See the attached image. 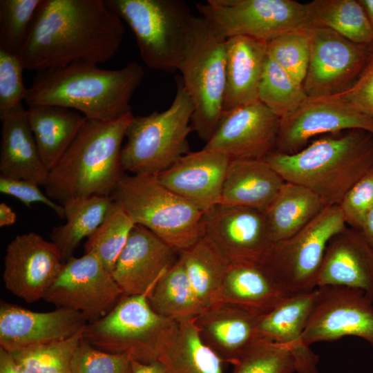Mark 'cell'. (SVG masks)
<instances>
[{"label":"cell","mask_w":373,"mask_h":373,"mask_svg":"<svg viewBox=\"0 0 373 373\" xmlns=\"http://www.w3.org/2000/svg\"><path fill=\"white\" fill-rule=\"evenodd\" d=\"M267 57V41L245 36L227 38L223 113L258 100Z\"/></svg>","instance_id":"4316f807"},{"label":"cell","mask_w":373,"mask_h":373,"mask_svg":"<svg viewBox=\"0 0 373 373\" xmlns=\"http://www.w3.org/2000/svg\"><path fill=\"white\" fill-rule=\"evenodd\" d=\"M280 118L259 100L224 112L204 149L230 160H264L274 151Z\"/></svg>","instance_id":"ac0fdd59"},{"label":"cell","mask_w":373,"mask_h":373,"mask_svg":"<svg viewBox=\"0 0 373 373\" xmlns=\"http://www.w3.org/2000/svg\"><path fill=\"white\" fill-rule=\"evenodd\" d=\"M135 224L128 214L115 202L103 222L87 238L85 254L95 255L112 274Z\"/></svg>","instance_id":"d590c367"},{"label":"cell","mask_w":373,"mask_h":373,"mask_svg":"<svg viewBox=\"0 0 373 373\" xmlns=\"http://www.w3.org/2000/svg\"><path fill=\"white\" fill-rule=\"evenodd\" d=\"M373 29V0H358Z\"/></svg>","instance_id":"816d5d0a"},{"label":"cell","mask_w":373,"mask_h":373,"mask_svg":"<svg viewBox=\"0 0 373 373\" xmlns=\"http://www.w3.org/2000/svg\"><path fill=\"white\" fill-rule=\"evenodd\" d=\"M125 32L104 0H42L19 55L25 70L37 72L79 61L98 64L117 54Z\"/></svg>","instance_id":"6da1fadb"},{"label":"cell","mask_w":373,"mask_h":373,"mask_svg":"<svg viewBox=\"0 0 373 373\" xmlns=\"http://www.w3.org/2000/svg\"><path fill=\"white\" fill-rule=\"evenodd\" d=\"M131 356L99 350L82 338L72 358L70 373H131Z\"/></svg>","instance_id":"b9f144b4"},{"label":"cell","mask_w":373,"mask_h":373,"mask_svg":"<svg viewBox=\"0 0 373 373\" xmlns=\"http://www.w3.org/2000/svg\"><path fill=\"white\" fill-rule=\"evenodd\" d=\"M260 315L238 306L214 304L195 318L203 342L223 362L233 364L259 339Z\"/></svg>","instance_id":"cb8c5ba5"},{"label":"cell","mask_w":373,"mask_h":373,"mask_svg":"<svg viewBox=\"0 0 373 373\" xmlns=\"http://www.w3.org/2000/svg\"><path fill=\"white\" fill-rule=\"evenodd\" d=\"M0 192L18 199L28 208H31L34 203L44 204L60 218H65L64 207L44 193L40 190L39 185L35 182L0 175Z\"/></svg>","instance_id":"bcb514c9"},{"label":"cell","mask_w":373,"mask_h":373,"mask_svg":"<svg viewBox=\"0 0 373 373\" xmlns=\"http://www.w3.org/2000/svg\"><path fill=\"white\" fill-rule=\"evenodd\" d=\"M1 176L28 180L44 186L49 171L44 165L32 131L27 109L21 104L0 116Z\"/></svg>","instance_id":"d4e9b609"},{"label":"cell","mask_w":373,"mask_h":373,"mask_svg":"<svg viewBox=\"0 0 373 373\" xmlns=\"http://www.w3.org/2000/svg\"><path fill=\"white\" fill-rule=\"evenodd\" d=\"M114 204L111 196L93 195L73 200L62 205L66 222L54 227L50 238L57 246L64 262L73 256L80 242L99 227Z\"/></svg>","instance_id":"1f68e13d"},{"label":"cell","mask_w":373,"mask_h":373,"mask_svg":"<svg viewBox=\"0 0 373 373\" xmlns=\"http://www.w3.org/2000/svg\"><path fill=\"white\" fill-rule=\"evenodd\" d=\"M84 327L66 339L26 347L10 354L31 373H70L72 358L83 338Z\"/></svg>","instance_id":"74e56055"},{"label":"cell","mask_w":373,"mask_h":373,"mask_svg":"<svg viewBox=\"0 0 373 373\" xmlns=\"http://www.w3.org/2000/svg\"><path fill=\"white\" fill-rule=\"evenodd\" d=\"M232 365V373L296 372L294 358L286 345L260 338Z\"/></svg>","instance_id":"ab89813d"},{"label":"cell","mask_w":373,"mask_h":373,"mask_svg":"<svg viewBox=\"0 0 373 373\" xmlns=\"http://www.w3.org/2000/svg\"><path fill=\"white\" fill-rule=\"evenodd\" d=\"M147 298L157 314L173 321L195 318L206 309L179 258L161 276Z\"/></svg>","instance_id":"d6a6232c"},{"label":"cell","mask_w":373,"mask_h":373,"mask_svg":"<svg viewBox=\"0 0 373 373\" xmlns=\"http://www.w3.org/2000/svg\"><path fill=\"white\" fill-rule=\"evenodd\" d=\"M144 75L136 61L119 69L79 61L37 72L25 102L74 109L87 119L109 122L132 112L131 99Z\"/></svg>","instance_id":"7a4b0ae2"},{"label":"cell","mask_w":373,"mask_h":373,"mask_svg":"<svg viewBox=\"0 0 373 373\" xmlns=\"http://www.w3.org/2000/svg\"><path fill=\"white\" fill-rule=\"evenodd\" d=\"M230 159L202 149L189 152L157 175L166 188L205 212L220 204Z\"/></svg>","instance_id":"44dd1931"},{"label":"cell","mask_w":373,"mask_h":373,"mask_svg":"<svg viewBox=\"0 0 373 373\" xmlns=\"http://www.w3.org/2000/svg\"><path fill=\"white\" fill-rule=\"evenodd\" d=\"M358 230L373 250V209L367 215Z\"/></svg>","instance_id":"681fc988"},{"label":"cell","mask_w":373,"mask_h":373,"mask_svg":"<svg viewBox=\"0 0 373 373\" xmlns=\"http://www.w3.org/2000/svg\"><path fill=\"white\" fill-rule=\"evenodd\" d=\"M176 86L167 109L133 117L121 151L124 173L158 175L190 152L187 137L194 107L181 77L176 78Z\"/></svg>","instance_id":"52a82bcc"},{"label":"cell","mask_w":373,"mask_h":373,"mask_svg":"<svg viewBox=\"0 0 373 373\" xmlns=\"http://www.w3.org/2000/svg\"><path fill=\"white\" fill-rule=\"evenodd\" d=\"M309 62L303 87L309 97L333 96L355 82L367 61L370 46L356 44L323 27L308 30Z\"/></svg>","instance_id":"4fadbf2b"},{"label":"cell","mask_w":373,"mask_h":373,"mask_svg":"<svg viewBox=\"0 0 373 373\" xmlns=\"http://www.w3.org/2000/svg\"><path fill=\"white\" fill-rule=\"evenodd\" d=\"M195 6L227 38L245 36L268 41L311 28L307 3L294 0H207Z\"/></svg>","instance_id":"8fae6325"},{"label":"cell","mask_w":373,"mask_h":373,"mask_svg":"<svg viewBox=\"0 0 373 373\" xmlns=\"http://www.w3.org/2000/svg\"><path fill=\"white\" fill-rule=\"evenodd\" d=\"M363 129L373 133V118L334 96L307 97L288 116L280 119L274 151L293 154L318 135Z\"/></svg>","instance_id":"2e32d148"},{"label":"cell","mask_w":373,"mask_h":373,"mask_svg":"<svg viewBox=\"0 0 373 373\" xmlns=\"http://www.w3.org/2000/svg\"><path fill=\"white\" fill-rule=\"evenodd\" d=\"M338 206L346 225L359 229L373 209V169L352 186Z\"/></svg>","instance_id":"ee69618b"},{"label":"cell","mask_w":373,"mask_h":373,"mask_svg":"<svg viewBox=\"0 0 373 373\" xmlns=\"http://www.w3.org/2000/svg\"><path fill=\"white\" fill-rule=\"evenodd\" d=\"M111 196L135 224L178 253L204 237V212L164 186L157 175L125 173Z\"/></svg>","instance_id":"5b68a950"},{"label":"cell","mask_w":373,"mask_h":373,"mask_svg":"<svg viewBox=\"0 0 373 373\" xmlns=\"http://www.w3.org/2000/svg\"><path fill=\"white\" fill-rule=\"evenodd\" d=\"M324 286L358 289L373 301V250L358 229L346 226L329 240L316 282Z\"/></svg>","instance_id":"7402d4cb"},{"label":"cell","mask_w":373,"mask_h":373,"mask_svg":"<svg viewBox=\"0 0 373 373\" xmlns=\"http://www.w3.org/2000/svg\"><path fill=\"white\" fill-rule=\"evenodd\" d=\"M17 215L12 209L4 202L0 204V227H8L15 223Z\"/></svg>","instance_id":"f907efd6"},{"label":"cell","mask_w":373,"mask_h":373,"mask_svg":"<svg viewBox=\"0 0 373 373\" xmlns=\"http://www.w3.org/2000/svg\"><path fill=\"white\" fill-rule=\"evenodd\" d=\"M175 249L147 228L135 224L112 276L124 295L149 293L175 262Z\"/></svg>","instance_id":"ffe728a7"},{"label":"cell","mask_w":373,"mask_h":373,"mask_svg":"<svg viewBox=\"0 0 373 373\" xmlns=\"http://www.w3.org/2000/svg\"><path fill=\"white\" fill-rule=\"evenodd\" d=\"M289 295L262 264L231 262L211 305L232 304L262 316Z\"/></svg>","instance_id":"484cf974"},{"label":"cell","mask_w":373,"mask_h":373,"mask_svg":"<svg viewBox=\"0 0 373 373\" xmlns=\"http://www.w3.org/2000/svg\"><path fill=\"white\" fill-rule=\"evenodd\" d=\"M204 238L230 263L262 264L274 243L263 210L222 204L204 213Z\"/></svg>","instance_id":"9a60e30c"},{"label":"cell","mask_w":373,"mask_h":373,"mask_svg":"<svg viewBox=\"0 0 373 373\" xmlns=\"http://www.w3.org/2000/svg\"><path fill=\"white\" fill-rule=\"evenodd\" d=\"M333 96L373 118V44L366 64L355 82L344 92Z\"/></svg>","instance_id":"f6af8a7d"},{"label":"cell","mask_w":373,"mask_h":373,"mask_svg":"<svg viewBox=\"0 0 373 373\" xmlns=\"http://www.w3.org/2000/svg\"><path fill=\"white\" fill-rule=\"evenodd\" d=\"M0 373H31L19 365L12 354L0 348Z\"/></svg>","instance_id":"7dc6e473"},{"label":"cell","mask_w":373,"mask_h":373,"mask_svg":"<svg viewBox=\"0 0 373 373\" xmlns=\"http://www.w3.org/2000/svg\"><path fill=\"white\" fill-rule=\"evenodd\" d=\"M134 115L109 122L87 119L44 186L53 201L66 202L93 195L111 196L125 173L122 142Z\"/></svg>","instance_id":"277c9868"},{"label":"cell","mask_w":373,"mask_h":373,"mask_svg":"<svg viewBox=\"0 0 373 373\" xmlns=\"http://www.w3.org/2000/svg\"><path fill=\"white\" fill-rule=\"evenodd\" d=\"M327 206L310 189L285 182L264 210L274 242L287 239L300 231Z\"/></svg>","instance_id":"4dcf8cb0"},{"label":"cell","mask_w":373,"mask_h":373,"mask_svg":"<svg viewBox=\"0 0 373 373\" xmlns=\"http://www.w3.org/2000/svg\"><path fill=\"white\" fill-rule=\"evenodd\" d=\"M285 182L264 160H230L220 204L264 211Z\"/></svg>","instance_id":"f1b7e54d"},{"label":"cell","mask_w":373,"mask_h":373,"mask_svg":"<svg viewBox=\"0 0 373 373\" xmlns=\"http://www.w3.org/2000/svg\"><path fill=\"white\" fill-rule=\"evenodd\" d=\"M338 205H327L291 237L274 242L262 265L288 294L316 288L329 240L346 227Z\"/></svg>","instance_id":"9c48e42d"},{"label":"cell","mask_w":373,"mask_h":373,"mask_svg":"<svg viewBox=\"0 0 373 373\" xmlns=\"http://www.w3.org/2000/svg\"><path fill=\"white\" fill-rule=\"evenodd\" d=\"M28 118L41 158L50 171L70 146L87 119L78 111L52 105H30Z\"/></svg>","instance_id":"f546056e"},{"label":"cell","mask_w":373,"mask_h":373,"mask_svg":"<svg viewBox=\"0 0 373 373\" xmlns=\"http://www.w3.org/2000/svg\"><path fill=\"white\" fill-rule=\"evenodd\" d=\"M147 296L124 295L105 316L87 323L84 339L106 352L128 354L146 363L157 361L158 338L173 321L157 314Z\"/></svg>","instance_id":"30bf717a"},{"label":"cell","mask_w":373,"mask_h":373,"mask_svg":"<svg viewBox=\"0 0 373 373\" xmlns=\"http://www.w3.org/2000/svg\"><path fill=\"white\" fill-rule=\"evenodd\" d=\"M317 296L314 290L290 294L260 316L259 338L286 345L294 358L298 373H318L319 356L303 339V332Z\"/></svg>","instance_id":"603a6c76"},{"label":"cell","mask_w":373,"mask_h":373,"mask_svg":"<svg viewBox=\"0 0 373 373\" xmlns=\"http://www.w3.org/2000/svg\"><path fill=\"white\" fill-rule=\"evenodd\" d=\"M3 263L6 288L28 303L44 298L64 265L57 246L35 232L16 236L7 246Z\"/></svg>","instance_id":"e0dca14e"},{"label":"cell","mask_w":373,"mask_h":373,"mask_svg":"<svg viewBox=\"0 0 373 373\" xmlns=\"http://www.w3.org/2000/svg\"><path fill=\"white\" fill-rule=\"evenodd\" d=\"M42 0H0V49L20 53Z\"/></svg>","instance_id":"f35d334b"},{"label":"cell","mask_w":373,"mask_h":373,"mask_svg":"<svg viewBox=\"0 0 373 373\" xmlns=\"http://www.w3.org/2000/svg\"><path fill=\"white\" fill-rule=\"evenodd\" d=\"M24 70L19 54L0 49V116L24 101L28 90L23 80Z\"/></svg>","instance_id":"7bdbcfd3"},{"label":"cell","mask_w":373,"mask_h":373,"mask_svg":"<svg viewBox=\"0 0 373 373\" xmlns=\"http://www.w3.org/2000/svg\"><path fill=\"white\" fill-rule=\"evenodd\" d=\"M131 373H166V371L164 365L157 360L146 363L132 359Z\"/></svg>","instance_id":"c3c4849f"},{"label":"cell","mask_w":373,"mask_h":373,"mask_svg":"<svg viewBox=\"0 0 373 373\" xmlns=\"http://www.w3.org/2000/svg\"><path fill=\"white\" fill-rule=\"evenodd\" d=\"M131 29L149 68L178 70L195 16L182 0H104Z\"/></svg>","instance_id":"ba28073f"},{"label":"cell","mask_w":373,"mask_h":373,"mask_svg":"<svg viewBox=\"0 0 373 373\" xmlns=\"http://www.w3.org/2000/svg\"><path fill=\"white\" fill-rule=\"evenodd\" d=\"M307 97L303 85L267 57L259 86L258 100L282 119L296 110Z\"/></svg>","instance_id":"8d00e7d4"},{"label":"cell","mask_w":373,"mask_h":373,"mask_svg":"<svg viewBox=\"0 0 373 373\" xmlns=\"http://www.w3.org/2000/svg\"><path fill=\"white\" fill-rule=\"evenodd\" d=\"M264 160L285 182L310 189L326 205H338L352 186L373 169V133L351 129L325 135L297 153L272 151Z\"/></svg>","instance_id":"3957f363"},{"label":"cell","mask_w":373,"mask_h":373,"mask_svg":"<svg viewBox=\"0 0 373 373\" xmlns=\"http://www.w3.org/2000/svg\"><path fill=\"white\" fill-rule=\"evenodd\" d=\"M317 296L304 332L305 343L334 341L356 336L373 347V301L358 289L316 287Z\"/></svg>","instance_id":"5bb4252c"},{"label":"cell","mask_w":373,"mask_h":373,"mask_svg":"<svg viewBox=\"0 0 373 373\" xmlns=\"http://www.w3.org/2000/svg\"><path fill=\"white\" fill-rule=\"evenodd\" d=\"M227 39L208 20L195 16L178 68L194 107L191 129L206 142L223 114Z\"/></svg>","instance_id":"8992f818"},{"label":"cell","mask_w":373,"mask_h":373,"mask_svg":"<svg viewBox=\"0 0 373 373\" xmlns=\"http://www.w3.org/2000/svg\"><path fill=\"white\" fill-rule=\"evenodd\" d=\"M88 323L81 313L57 308L33 312L6 302L0 305V348L12 353L71 337Z\"/></svg>","instance_id":"d6986e66"},{"label":"cell","mask_w":373,"mask_h":373,"mask_svg":"<svg viewBox=\"0 0 373 373\" xmlns=\"http://www.w3.org/2000/svg\"><path fill=\"white\" fill-rule=\"evenodd\" d=\"M124 296L112 274L92 254L70 258L44 300L82 314L88 323L111 311Z\"/></svg>","instance_id":"7c38bea8"},{"label":"cell","mask_w":373,"mask_h":373,"mask_svg":"<svg viewBox=\"0 0 373 373\" xmlns=\"http://www.w3.org/2000/svg\"><path fill=\"white\" fill-rule=\"evenodd\" d=\"M308 30L286 32L267 41L268 57L301 85L310 57Z\"/></svg>","instance_id":"60d3db41"},{"label":"cell","mask_w":373,"mask_h":373,"mask_svg":"<svg viewBox=\"0 0 373 373\" xmlns=\"http://www.w3.org/2000/svg\"><path fill=\"white\" fill-rule=\"evenodd\" d=\"M307 7L311 28L331 29L356 44H373V29L358 0H314Z\"/></svg>","instance_id":"836d02e7"},{"label":"cell","mask_w":373,"mask_h":373,"mask_svg":"<svg viewBox=\"0 0 373 373\" xmlns=\"http://www.w3.org/2000/svg\"><path fill=\"white\" fill-rule=\"evenodd\" d=\"M178 258L200 302L207 309L223 282L230 262L204 237L180 251Z\"/></svg>","instance_id":"e575fe53"},{"label":"cell","mask_w":373,"mask_h":373,"mask_svg":"<svg viewBox=\"0 0 373 373\" xmlns=\"http://www.w3.org/2000/svg\"><path fill=\"white\" fill-rule=\"evenodd\" d=\"M156 352L166 373H224L223 361L202 340L195 318L173 321L161 333Z\"/></svg>","instance_id":"83f0119b"}]
</instances>
